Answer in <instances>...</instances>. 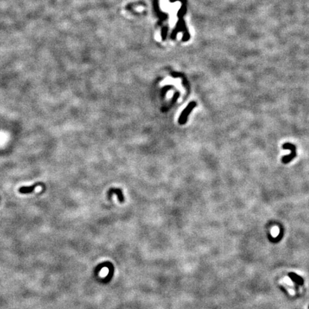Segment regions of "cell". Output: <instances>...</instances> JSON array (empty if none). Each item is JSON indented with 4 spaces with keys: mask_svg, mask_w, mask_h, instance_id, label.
<instances>
[{
    "mask_svg": "<svg viewBox=\"0 0 309 309\" xmlns=\"http://www.w3.org/2000/svg\"><path fill=\"white\" fill-rule=\"evenodd\" d=\"M288 276H289L291 280L292 281L296 286H301L304 284V281H303V278L301 277L300 276L297 275L295 273H288Z\"/></svg>",
    "mask_w": 309,
    "mask_h": 309,
    "instance_id": "2",
    "label": "cell"
},
{
    "mask_svg": "<svg viewBox=\"0 0 309 309\" xmlns=\"http://www.w3.org/2000/svg\"><path fill=\"white\" fill-rule=\"evenodd\" d=\"M115 193L117 195V197H118L119 201L122 203V202L124 201V196H123V195H122L121 190L118 189V188H116V189H115V188H112V189L108 192V194L110 195V196H111L113 194H115Z\"/></svg>",
    "mask_w": 309,
    "mask_h": 309,
    "instance_id": "3",
    "label": "cell"
},
{
    "mask_svg": "<svg viewBox=\"0 0 309 309\" xmlns=\"http://www.w3.org/2000/svg\"><path fill=\"white\" fill-rule=\"evenodd\" d=\"M108 271H109V270H108V269L107 268H103V270H101L100 273V274L101 277H105V276H106L107 274H108Z\"/></svg>",
    "mask_w": 309,
    "mask_h": 309,
    "instance_id": "5",
    "label": "cell"
},
{
    "mask_svg": "<svg viewBox=\"0 0 309 309\" xmlns=\"http://www.w3.org/2000/svg\"><path fill=\"white\" fill-rule=\"evenodd\" d=\"M36 187V185L31 186V187H22L20 189V192L22 193H32V190L34 189V188Z\"/></svg>",
    "mask_w": 309,
    "mask_h": 309,
    "instance_id": "4",
    "label": "cell"
},
{
    "mask_svg": "<svg viewBox=\"0 0 309 309\" xmlns=\"http://www.w3.org/2000/svg\"><path fill=\"white\" fill-rule=\"evenodd\" d=\"M196 106V103H193H193H190V104L188 105L187 107H186V108L182 112V113H181L180 116V117H179V120H178V122L180 124V125H183V124H185L186 122H187L188 115L191 113V111L193 110V109Z\"/></svg>",
    "mask_w": 309,
    "mask_h": 309,
    "instance_id": "1",
    "label": "cell"
}]
</instances>
